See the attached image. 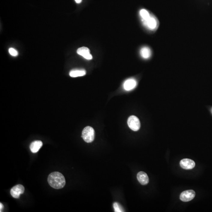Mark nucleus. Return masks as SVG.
Here are the masks:
<instances>
[{"label":"nucleus","mask_w":212,"mask_h":212,"mask_svg":"<svg viewBox=\"0 0 212 212\" xmlns=\"http://www.w3.org/2000/svg\"><path fill=\"white\" fill-rule=\"evenodd\" d=\"M137 177L139 182L143 186L147 184L149 182V177L145 172L141 171L139 172L137 175Z\"/></svg>","instance_id":"obj_9"},{"label":"nucleus","mask_w":212,"mask_h":212,"mask_svg":"<svg viewBox=\"0 0 212 212\" xmlns=\"http://www.w3.org/2000/svg\"><path fill=\"white\" fill-rule=\"evenodd\" d=\"M43 142L41 141L37 140V141H33L30 145L31 151L34 153H37L40 150L41 148L43 146Z\"/></svg>","instance_id":"obj_11"},{"label":"nucleus","mask_w":212,"mask_h":212,"mask_svg":"<svg viewBox=\"0 0 212 212\" xmlns=\"http://www.w3.org/2000/svg\"><path fill=\"white\" fill-rule=\"evenodd\" d=\"M86 71L83 69H76L71 71L70 72V76L72 77H78L85 76Z\"/></svg>","instance_id":"obj_12"},{"label":"nucleus","mask_w":212,"mask_h":212,"mask_svg":"<svg viewBox=\"0 0 212 212\" xmlns=\"http://www.w3.org/2000/svg\"><path fill=\"white\" fill-rule=\"evenodd\" d=\"M77 52L79 55L87 60H91L92 56L90 54V50L86 47H82L78 49Z\"/></svg>","instance_id":"obj_7"},{"label":"nucleus","mask_w":212,"mask_h":212,"mask_svg":"<svg viewBox=\"0 0 212 212\" xmlns=\"http://www.w3.org/2000/svg\"><path fill=\"white\" fill-rule=\"evenodd\" d=\"M195 192L192 190H189L183 191L180 195V199L183 201L187 202L191 201L195 198Z\"/></svg>","instance_id":"obj_5"},{"label":"nucleus","mask_w":212,"mask_h":212,"mask_svg":"<svg viewBox=\"0 0 212 212\" xmlns=\"http://www.w3.org/2000/svg\"><path fill=\"white\" fill-rule=\"evenodd\" d=\"M137 82L134 79H130L126 80L124 83V88L126 91L132 90L136 86Z\"/></svg>","instance_id":"obj_10"},{"label":"nucleus","mask_w":212,"mask_h":212,"mask_svg":"<svg viewBox=\"0 0 212 212\" xmlns=\"http://www.w3.org/2000/svg\"><path fill=\"white\" fill-rule=\"evenodd\" d=\"M82 138L87 143H91L94 140L95 131L92 127L87 126L83 130L82 133Z\"/></svg>","instance_id":"obj_2"},{"label":"nucleus","mask_w":212,"mask_h":212,"mask_svg":"<svg viewBox=\"0 0 212 212\" xmlns=\"http://www.w3.org/2000/svg\"><path fill=\"white\" fill-rule=\"evenodd\" d=\"M180 165L183 169L189 170L192 169L195 167V163L192 159L186 158L181 160L180 162Z\"/></svg>","instance_id":"obj_6"},{"label":"nucleus","mask_w":212,"mask_h":212,"mask_svg":"<svg viewBox=\"0 0 212 212\" xmlns=\"http://www.w3.org/2000/svg\"><path fill=\"white\" fill-rule=\"evenodd\" d=\"M25 191V187L23 185L19 184L16 185L11 189L10 194L13 197L15 198H19L20 195L24 193Z\"/></svg>","instance_id":"obj_4"},{"label":"nucleus","mask_w":212,"mask_h":212,"mask_svg":"<svg viewBox=\"0 0 212 212\" xmlns=\"http://www.w3.org/2000/svg\"><path fill=\"white\" fill-rule=\"evenodd\" d=\"M144 25L150 30H154L156 28L157 21L156 19L154 17L150 16L148 20H143Z\"/></svg>","instance_id":"obj_8"},{"label":"nucleus","mask_w":212,"mask_h":212,"mask_svg":"<svg viewBox=\"0 0 212 212\" xmlns=\"http://www.w3.org/2000/svg\"><path fill=\"white\" fill-rule=\"evenodd\" d=\"M113 207L114 208V211L116 212H124L123 208L121 207L119 204L117 202H114L113 204Z\"/></svg>","instance_id":"obj_15"},{"label":"nucleus","mask_w":212,"mask_h":212,"mask_svg":"<svg viewBox=\"0 0 212 212\" xmlns=\"http://www.w3.org/2000/svg\"><path fill=\"white\" fill-rule=\"evenodd\" d=\"M140 55L143 58L148 59L150 57L151 55V50L148 47H144L140 50Z\"/></svg>","instance_id":"obj_13"},{"label":"nucleus","mask_w":212,"mask_h":212,"mask_svg":"<svg viewBox=\"0 0 212 212\" xmlns=\"http://www.w3.org/2000/svg\"><path fill=\"white\" fill-rule=\"evenodd\" d=\"M48 181L51 187L57 189L64 187L66 184L64 176L58 172L50 173L48 176Z\"/></svg>","instance_id":"obj_1"},{"label":"nucleus","mask_w":212,"mask_h":212,"mask_svg":"<svg viewBox=\"0 0 212 212\" xmlns=\"http://www.w3.org/2000/svg\"><path fill=\"white\" fill-rule=\"evenodd\" d=\"M75 1H76V3L77 4L81 3L82 2V0H75Z\"/></svg>","instance_id":"obj_18"},{"label":"nucleus","mask_w":212,"mask_h":212,"mask_svg":"<svg viewBox=\"0 0 212 212\" xmlns=\"http://www.w3.org/2000/svg\"><path fill=\"white\" fill-rule=\"evenodd\" d=\"M140 15L143 20H147L150 17V15L149 12L145 9H142L140 11Z\"/></svg>","instance_id":"obj_14"},{"label":"nucleus","mask_w":212,"mask_h":212,"mask_svg":"<svg viewBox=\"0 0 212 212\" xmlns=\"http://www.w3.org/2000/svg\"><path fill=\"white\" fill-rule=\"evenodd\" d=\"M127 124L129 127L134 131H138L141 126L140 120L135 116H131L129 117Z\"/></svg>","instance_id":"obj_3"},{"label":"nucleus","mask_w":212,"mask_h":212,"mask_svg":"<svg viewBox=\"0 0 212 212\" xmlns=\"http://www.w3.org/2000/svg\"><path fill=\"white\" fill-rule=\"evenodd\" d=\"M9 52L11 56H17L18 55V52L14 48H11L9 49Z\"/></svg>","instance_id":"obj_16"},{"label":"nucleus","mask_w":212,"mask_h":212,"mask_svg":"<svg viewBox=\"0 0 212 212\" xmlns=\"http://www.w3.org/2000/svg\"><path fill=\"white\" fill-rule=\"evenodd\" d=\"M3 205H2V204H1V203H0V210H1H1H2V209H3Z\"/></svg>","instance_id":"obj_17"}]
</instances>
